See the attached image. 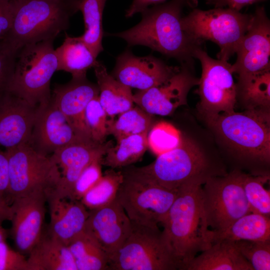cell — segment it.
<instances>
[{
  "instance_id": "cell-1",
  "label": "cell",
  "mask_w": 270,
  "mask_h": 270,
  "mask_svg": "<svg viewBox=\"0 0 270 270\" xmlns=\"http://www.w3.org/2000/svg\"><path fill=\"white\" fill-rule=\"evenodd\" d=\"M188 0H172L148 8L141 21L134 27L116 34H106L124 40L128 46H146L194 68V50L202 43L192 38L182 25V12Z\"/></svg>"
},
{
  "instance_id": "cell-2",
  "label": "cell",
  "mask_w": 270,
  "mask_h": 270,
  "mask_svg": "<svg viewBox=\"0 0 270 270\" xmlns=\"http://www.w3.org/2000/svg\"><path fill=\"white\" fill-rule=\"evenodd\" d=\"M202 184H190L178 189L177 196L161 224L166 241L178 266L186 267L198 252L212 243L202 212Z\"/></svg>"
},
{
  "instance_id": "cell-3",
  "label": "cell",
  "mask_w": 270,
  "mask_h": 270,
  "mask_svg": "<svg viewBox=\"0 0 270 270\" xmlns=\"http://www.w3.org/2000/svg\"><path fill=\"white\" fill-rule=\"evenodd\" d=\"M12 25L4 38L19 50L24 46L54 40L70 26L80 0H13Z\"/></svg>"
},
{
  "instance_id": "cell-4",
  "label": "cell",
  "mask_w": 270,
  "mask_h": 270,
  "mask_svg": "<svg viewBox=\"0 0 270 270\" xmlns=\"http://www.w3.org/2000/svg\"><path fill=\"white\" fill-rule=\"evenodd\" d=\"M240 156L263 164L270 160V114L268 108H246L204 118Z\"/></svg>"
},
{
  "instance_id": "cell-5",
  "label": "cell",
  "mask_w": 270,
  "mask_h": 270,
  "mask_svg": "<svg viewBox=\"0 0 270 270\" xmlns=\"http://www.w3.org/2000/svg\"><path fill=\"white\" fill-rule=\"evenodd\" d=\"M133 168L150 181L171 190L190 184H203L211 176L226 174L216 169L197 143L183 135L175 148L157 156L146 166Z\"/></svg>"
},
{
  "instance_id": "cell-6",
  "label": "cell",
  "mask_w": 270,
  "mask_h": 270,
  "mask_svg": "<svg viewBox=\"0 0 270 270\" xmlns=\"http://www.w3.org/2000/svg\"><path fill=\"white\" fill-rule=\"evenodd\" d=\"M54 40L27 44L18 52L7 92L33 106L51 100L50 84L58 63Z\"/></svg>"
},
{
  "instance_id": "cell-7",
  "label": "cell",
  "mask_w": 270,
  "mask_h": 270,
  "mask_svg": "<svg viewBox=\"0 0 270 270\" xmlns=\"http://www.w3.org/2000/svg\"><path fill=\"white\" fill-rule=\"evenodd\" d=\"M252 18V14L228 8L207 10L196 8L182 16L181 22L184 30L195 40L216 44L220 48L218 59L228 61L236 54Z\"/></svg>"
},
{
  "instance_id": "cell-8",
  "label": "cell",
  "mask_w": 270,
  "mask_h": 270,
  "mask_svg": "<svg viewBox=\"0 0 270 270\" xmlns=\"http://www.w3.org/2000/svg\"><path fill=\"white\" fill-rule=\"evenodd\" d=\"M131 222L130 232L109 262L108 270H178L176 260L158 226Z\"/></svg>"
},
{
  "instance_id": "cell-9",
  "label": "cell",
  "mask_w": 270,
  "mask_h": 270,
  "mask_svg": "<svg viewBox=\"0 0 270 270\" xmlns=\"http://www.w3.org/2000/svg\"><path fill=\"white\" fill-rule=\"evenodd\" d=\"M122 172L124 178L116 198L127 216L135 223L158 226L174 202L178 190H168L155 184L133 167Z\"/></svg>"
},
{
  "instance_id": "cell-10",
  "label": "cell",
  "mask_w": 270,
  "mask_h": 270,
  "mask_svg": "<svg viewBox=\"0 0 270 270\" xmlns=\"http://www.w3.org/2000/svg\"><path fill=\"white\" fill-rule=\"evenodd\" d=\"M8 162V200L11 204L16 198L36 190L47 196L56 190L60 178L56 164L50 156L34 150L28 144L6 148Z\"/></svg>"
},
{
  "instance_id": "cell-11",
  "label": "cell",
  "mask_w": 270,
  "mask_h": 270,
  "mask_svg": "<svg viewBox=\"0 0 270 270\" xmlns=\"http://www.w3.org/2000/svg\"><path fill=\"white\" fill-rule=\"evenodd\" d=\"M240 171L208 178L202 186L203 218L214 232L225 230L241 216L251 212L241 183Z\"/></svg>"
},
{
  "instance_id": "cell-12",
  "label": "cell",
  "mask_w": 270,
  "mask_h": 270,
  "mask_svg": "<svg viewBox=\"0 0 270 270\" xmlns=\"http://www.w3.org/2000/svg\"><path fill=\"white\" fill-rule=\"evenodd\" d=\"M193 56L202 68L196 91L200 97L198 108L201 115L205 118L234 111L238 99L232 64L212 58L201 47L194 50Z\"/></svg>"
},
{
  "instance_id": "cell-13",
  "label": "cell",
  "mask_w": 270,
  "mask_h": 270,
  "mask_svg": "<svg viewBox=\"0 0 270 270\" xmlns=\"http://www.w3.org/2000/svg\"><path fill=\"white\" fill-rule=\"evenodd\" d=\"M232 64L238 81L270 70V22L264 7L252 14L248 28L240 42Z\"/></svg>"
},
{
  "instance_id": "cell-14",
  "label": "cell",
  "mask_w": 270,
  "mask_h": 270,
  "mask_svg": "<svg viewBox=\"0 0 270 270\" xmlns=\"http://www.w3.org/2000/svg\"><path fill=\"white\" fill-rule=\"evenodd\" d=\"M180 66L179 71L160 84L133 94L134 102L152 115L162 116L170 115L186 104L188 94L198 84L199 78L192 74V68Z\"/></svg>"
},
{
  "instance_id": "cell-15",
  "label": "cell",
  "mask_w": 270,
  "mask_h": 270,
  "mask_svg": "<svg viewBox=\"0 0 270 270\" xmlns=\"http://www.w3.org/2000/svg\"><path fill=\"white\" fill-rule=\"evenodd\" d=\"M46 192L36 190L16 198L11 205V234L18 252L29 254L41 238L45 216Z\"/></svg>"
},
{
  "instance_id": "cell-16",
  "label": "cell",
  "mask_w": 270,
  "mask_h": 270,
  "mask_svg": "<svg viewBox=\"0 0 270 270\" xmlns=\"http://www.w3.org/2000/svg\"><path fill=\"white\" fill-rule=\"evenodd\" d=\"M112 142H98L80 138L54 152L50 156L60 173L56 190L51 194L70 199L74 186L82 170L94 160L104 156Z\"/></svg>"
},
{
  "instance_id": "cell-17",
  "label": "cell",
  "mask_w": 270,
  "mask_h": 270,
  "mask_svg": "<svg viewBox=\"0 0 270 270\" xmlns=\"http://www.w3.org/2000/svg\"><path fill=\"white\" fill-rule=\"evenodd\" d=\"M131 228V220L116 198L108 204L89 212L84 231L98 244L109 263L128 236Z\"/></svg>"
},
{
  "instance_id": "cell-18",
  "label": "cell",
  "mask_w": 270,
  "mask_h": 270,
  "mask_svg": "<svg viewBox=\"0 0 270 270\" xmlns=\"http://www.w3.org/2000/svg\"><path fill=\"white\" fill-rule=\"evenodd\" d=\"M180 68L169 66L152 55L136 56L130 49H126L116 58L111 75L130 88L142 90L160 84Z\"/></svg>"
},
{
  "instance_id": "cell-19",
  "label": "cell",
  "mask_w": 270,
  "mask_h": 270,
  "mask_svg": "<svg viewBox=\"0 0 270 270\" xmlns=\"http://www.w3.org/2000/svg\"><path fill=\"white\" fill-rule=\"evenodd\" d=\"M82 138H89L79 134L50 100L40 107L28 144L48 156Z\"/></svg>"
},
{
  "instance_id": "cell-20",
  "label": "cell",
  "mask_w": 270,
  "mask_h": 270,
  "mask_svg": "<svg viewBox=\"0 0 270 270\" xmlns=\"http://www.w3.org/2000/svg\"><path fill=\"white\" fill-rule=\"evenodd\" d=\"M40 106L6 92L0 98V146L6 149L28 144Z\"/></svg>"
},
{
  "instance_id": "cell-21",
  "label": "cell",
  "mask_w": 270,
  "mask_h": 270,
  "mask_svg": "<svg viewBox=\"0 0 270 270\" xmlns=\"http://www.w3.org/2000/svg\"><path fill=\"white\" fill-rule=\"evenodd\" d=\"M98 95V84L86 76L72 78L66 84L55 86L51 100L79 134L91 138L85 124L84 111L88 103Z\"/></svg>"
},
{
  "instance_id": "cell-22",
  "label": "cell",
  "mask_w": 270,
  "mask_h": 270,
  "mask_svg": "<svg viewBox=\"0 0 270 270\" xmlns=\"http://www.w3.org/2000/svg\"><path fill=\"white\" fill-rule=\"evenodd\" d=\"M48 234L68 246L84 230L89 212L80 200L50 194Z\"/></svg>"
},
{
  "instance_id": "cell-23",
  "label": "cell",
  "mask_w": 270,
  "mask_h": 270,
  "mask_svg": "<svg viewBox=\"0 0 270 270\" xmlns=\"http://www.w3.org/2000/svg\"><path fill=\"white\" fill-rule=\"evenodd\" d=\"M184 270H254L231 241L212 244L196 256Z\"/></svg>"
},
{
  "instance_id": "cell-24",
  "label": "cell",
  "mask_w": 270,
  "mask_h": 270,
  "mask_svg": "<svg viewBox=\"0 0 270 270\" xmlns=\"http://www.w3.org/2000/svg\"><path fill=\"white\" fill-rule=\"evenodd\" d=\"M27 261L29 270H78L68 246L48 234H42Z\"/></svg>"
},
{
  "instance_id": "cell-25",
  "label": "cell",
  "mask_w": 270,
  "mask_h": 270,
  "mask_svg": "<svg viewBox=\"0 0 270 270\" xmlns=\"http://www.w3.org/2000/svg\"><path fill=\"white\" fill-rule=\"evenodd\" d=\"M93 68L99 88L98 99L108 116L114 118L133 107L130 88L109 74L101 62L97 60Z\"/></svg>"
},
{
  "instance_id": "cell-26",
  "label": "cell",
  "mask_w": 270,
  "mask_h": 270,
  "mask_svg": "<svg viewBox=\"0 0 270 270\" xmlns=\"http://www.w3.org/2000/svg\"><path fill=\"white\" fill-rule=\"evenodd\" d=\"M212 244L220 241L270 240V217L250 212L238 218L225 230H210Z\"/></svg>"
},
{
  "instance_id": "cell-27",
  "label": "cell",
  "mask_w": 270,
  "mask_h": 270,
  "mask_svg": "<svg viewBox=\"0 0 270 270\" xmlns=\"http://www.w3.org/2000/svg\"><path fill=\"white\" fill-rule=\"evenodd\" d=\"M58 60V70L72 74V78L86 76L88 70L94 68L96 58L78 37L66 34L63 43L55 49Z\"/></svg>"
},
{
  "instance_id": "cell-28",
  "label": "cell",
  "mask_w": 270,
  "mask_h": 270,
  "mask_svg": "<svg viewBox=\"0 0 270 270\" xmlns=\"http://www.w3.org/2000/svg\"><path fill=\"white\" fill-rule=\"evenodd\" d=\"M106 0H80L82 12L85 26L82 35L78 36L95 58L104 50L102 40L104 35L102 14Z\"/></svg>"
},
{
  "instance_id": "cell-29",
  "label": "cell",
  "mask_w": 270,
  "mask_h": 270,
  "mask_svg": "<svg viewBox=\"0 0 270 270\" xmlns=\"http://www.w3.org/2000/svg\"><path fill=\"white\" fill-rule=\"evenodd\" d=\"M148 134H134L117 140L110 146L102 160V164L111 168L126 167L138 161L148 148Z\"/></svg>"
},
{
  "instance_id": "cell-30",
  "label": "cell",
  "mask_w": 270,
  "mask_h": 270,
  "mask_svg": "<svg viewBox=\"0 0 270 270\" xmlns=\"http://www.w3.org/2000/svg\"><path fill=\"white\" fill-rule=\"evenodd\" d=\"M78 270H108V259L96 241L84 231L68 245Z\"/></svg>"
},
{
  "instance_id": "cell-31",
  "label": "cell",
  "mask_w": 270,
  "mask_h": 270,
  "mask_svg": "<svg viewBox=\"0 0 270 270\" xmlns=\"http://www.w3.org/2000/svg\"><path fill=\"white\" fill-rule=\"evenodd\" d=\"M154 123V116L137 106L120 114L117 120H109L108 133L117 140L130 136L148 134Z\"/></svg>"
},
{
  "instance_id": "cell-32",
  "label": "cell",
  "mask_w": 270,
  "mask_h": 270,
  "mask_svg": "<svg viewBox=\"0 0 270 270\" xmlns=\"http://www.w3.org/2000/svg\"><path fill=\"white\" fill-rule=\"evenodd\" d=\"M236 84L237 99L246 108H270V70L238 81Z\"/></svg>"
},
{
  "instance_id": "cell-33",
  "label": "cell",
  "mask_w": 270,
  "mask_h": 270,
  "mask_svg": "<svg viewBox=\"0 0 270 270\" xmlns=\"http://www.w3.org/2000/svg\"><path fill=\"white\" fill-rule=\"evenodd\" d=\"M123 178L122 171H116L111 168L108 169L98 182L84 194L80 201L90 210L108 204L116 198Z\"/></svg>"
},
{
  "instance_id": "cell-34",
  "label": "cell",
  "mask_w": 270,
  "mask_h": 270,
  "mask_svg": "<svg viewBox=\"0 0 270 270\" xmlns=\"http://www.w3.org/2000/svg\"><path fill=\"white\" fill-rule=\"evenodd\" d=\"M240 176L250 212L270 217V192L264 187L269 174L252 175L240 172Z\"/></svg>"
},
{
  "instance_id": "cell-35",
  "label": "cell",
  "mask_w": 270,
  "mask_h": 270,
  "mask_svg": "<svg viewBox=\"0 0 270 270\" xmlns=\"http://www.w3.org/2000/svg\"><path fill=\"white\" fill-rule=\"evenodd\" d=\"M182 135L171 124L166 122L154 123L147 135L148 146L158 156L176 148L181 142Z\"/></svg>"
},
{
  "instance_id": "cell-36",
  "label": "cell",
  "mask_w": 270,
  "mask_h": 270,
  "mask_svg": "<svg viewBox=\"0 0 270 270\" xmlns=\"http://www.w3.org/2000/svg\"><path fill=\"white\" fill-rule=\"evenodd\" d=\"M108 116L100 102L98 96L88 103L84 111V119L88 134L94 141L104 142L108 135Z\"/></svg>"
},
{
  "instance_id": "cell-37",
  "label": "cell",
  "mask_w": 270,
  "mask_h": 270,
  "mask_svg": "<svg viewBox=\"0 0 270 270\" xmlns=\"http://www.w3.org/2000/svg\"><path fill=\"white\" fill-rule=\"evenodd\" d=\"M254 270H270V240L231 241Z\"/></svg>"
},
{
  "instance_id": "cell-38",
  "label": "cell",
  "mask_w": 270,
  "mask_h": 270,
  "mask_svg": "<svg viewBox=\"0 0 270 270\" xmlns=\"http://www.w3.org/2000/svg\"><path fill=\"white\" fill-rule=\"evenodd\" d=\"M103 157H98L82 170L74 186L70 200H80L84 194L100 180L102 176Z\"/></svg>"
},
{
  "instance_id": "cell-39",
  "label": "cell",
  "mask_w": 270,
  "mask_h": 270,
  "mask_svg": "<svg viewBox=\"0 0 270 270\" xmlns=\"http://www.w3.org/2000/svg\"><path fill=\"white\" fill-rule=\"evenodd\" d=\"M18 50L6 40H0V98L7 92Z\"/></svg>"
},
{
  "instance_id": "cell-40",
  "label": "cell",
  "mask_w": 270,
  "mask_h": 270,
  "mask_svg": "<svg viewBox=\"0 0 270 270\" xmlns=\"http://www.w3.org/2000/svg\"><path fill=\"white\" fill-rule=\"evenodd\" d=\"M0 270H29L24 254L10 248L6 241L0 242Z\"/></svg>"
},
{
  "instance_id": "cell-41",
  "label": "cell",
  "mask_w": 270,
  "mask_h": 270,
  "mask_svg": "<svg viewBox=\"0 0 270 270\" xmlns=\"http://www.w3.org/2000/svg\"><path fill=\"white\" fill-rule=\"evenodd\" d=\"M13 0H0V40L10 30L14 17Z\"/></svg>"
},
{
  "instance_id": "cell-42",
  "label": "cell",
  "mask_w": 270,
  "mask_h": 270,
  "mask_svg": "<svg viewBox=\"0 0 270 270\" xmlns=\"http://www.w3.org/2000/svg\"><path fill=\"white\" fill-rule=\"evenodd\" d=\"M8 190V162L6 152L0 149V194L7 200Z\"/></svg>"
},
{
  "instance_id": "cell-43",
  "label": "cell",
  "mask_w": 270,
  "mask_h": 270,
  "mask_svg": "<svg viewBox=\"0 0 270 270\" xmlns=\"http://www.w3.org/2000/svg\"><path fill=\"white\" fill-rule=\"evenodd\" d=\"M264 0H206L208 4L213 5L214 8L228 6L238 11L244 7Z\"/></svg>"
},
{
  "instance_id": "cell-44",
  "label": "cell",
  "mask_w": 270,
  "mask_h": 270,
  "mask_svg": "<svg viewBox=\"0 0 270 270\" xmlns=\"http://www.w3.org/2000/svg\"><path fill=\"white\" fill-rule=\"evenodd\" d=\"M166 0H133L129 8L126 10V17L130 18L138 12H142L150 5L162 4Z\"/></svg>"
},
{
  "instance_id": "cell-45",
  "label": "cell",
  "mask_w": 270,
  "mask_h": 270,
  "mask_svg": "<svg viewBox=\"0 0 270 270\" xmlns=\"http://www.w3.org/2000/svg\"><path fill=\"white\" fill-rule=\"evenodd\" d=\"M13 215L11 204L7 198L0 194V222L10 220Z\"/></svg>"
},
{
  "instance_id": "cell-46",
  "label": "cell",
  "mask_w": 270,
  "mask_h": 270,
  "mask_svg": "<svg viewBox=\"0 0 270 270\" xmlns=\"http://www.w3.org/2000/svg\"><path fill=\"white\" fill-rule=\"evenodd\" d=\"M2 222H0V242L6 241L7 233L6 230L2 226Z\"/></svg>"
}]
</instances>
